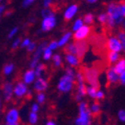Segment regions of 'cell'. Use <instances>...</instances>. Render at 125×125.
Listing matches in <instances>:
<instances>
[{
    "instance_id": "obj_10",
    "label": "cell",
    "mask_w": 125,
    "mask_h": 125,
    "mask_svg": "<svg viewBox=\"0 0 125 125\" xmlns=\"http://www.w3.org/2000/svg\"><path fill=\"white\" fill-rule=\"evenodd\" d=\"M106 48L110 52H116V53H119V52L122 51L121 43H120L119 39L116 36H110V37L107 38V40H106Z\"/></svg>"
},
{
    "instance_id": "obj_7",
    "label": "cell",
    "mask_w": 125,
    "mask_h": 125,
    "mask_svg": "<svg viewBox=\"0 0 125 125\" xmlns=\"http://www.w3.org/2000/svg\"><path fill=\"white\" fill-rule=\"evenodd\" d=\"M19 110L15 107L10 108L5 114V125H19L20 124Z\"/></svg>"
},
{
    "instance_id": "obj_43",
    "label": "cell",
    "mask_w": 125,
    "mask_h": 125,
    "mask_svg": "<svg viewBox=\"0 0 125 125\" xmlns=\"http://www.w3.org/2000/svg\"><path fill=\"white\" fill-rule=\"evenodd\" d=\"M117 118L119 119L120 122H125V110L120 109L117 113Z\"/></svg>"
},
{
    "instance_id": "obj_46",
    "label": "cell",
    "mask_w": 125,
    "mask_h": 125,
    "mask_svg": "<svg viewBox=\"0 0 125 125\" xmlns=\"http://www.w3.org/2000/svg\"><path fill=\"white\" fill-rule=\"evenodd\" d=\"M118 4H119V9H120V12H121L122 16L125 18V1L120 2V3H118Z\"/></svg>"
},
{
    "instance_id": "obj_13",
    "label": "cell",
    "mask_w": 125,
    "mask_h": 125,
    "mask_svg": "<svg viewBox=\"0 0 125 125\" xmlns=\"http://www.w3.org/2000/svg\"><path fill=\"white\" fill-rule=\"evenodd\" d=\"M78 9H79V6L77 4H71L67 6V8L63 12V18L65 21H70V20L73 19L78 12Z\"/></svg>"
},
{
    "instance_id": "obj_47",
    "label": "cell",
    "mask_w": 125,
    "mask_h": 125,
    "mask_svg": "<svg viewBox=\"0 0 125 125\" xmlns=\"http://www.w3.org/2000/svg\"><path fill=\"white\" fill-rule=\"evenodd\" d=\"M54 0H43V7L44 8H48L51 6V4L53 3Z\"/></svg>"
},
{
    "instance_id": "obj_31",
    "label": "cell",
    "mask_w": 125,
    "mask_h": 125,
    "mask_svg": "<svg viewBox=\"0 0 125 125\" xmlns=\"http://www.w3.org/2000/svg\"><path fill=\"white\" fill-rule=\"evenodd\" d=\"M83 25H84V23H83V20L81 18L75 19V21L73 22V25H72V31L75 32V31H77L78 29H80Z\"/></svg>"
},
{
    "instance_id": "obj_52",
    "label": "cell",
    "mask_w": 125,
    "mask_h": 125,
    "mask_svg": "<svg viewBox=\"0 0 125 125\" xmlns=\"http://www.w3.org/2000/svg\"><path fill=\"white\" fill-rule=\"evenodd\" d=\"M0 111H1V98H0Z\"/></svg>"
},
{
    "instance_id": "obj_15",
    "label": "cell",
    "mask_w": 125,
    "mask_h": 125,
    "mask_svg": "<svg viewBox=\"0 0 125 125\" xmlns=\"http://www.w3.org/2000/svg\"><path fill=\"white\" fill-rule=\"evenodd\" d=\"M48 88V81L44 77L36 78V80L33 83V90L37 93L39 92H45Z\"/></svg>"
},
{
    "instance_id": "obj_51",
    "label": "cell",
    "mask_w": 125,
    "mask_h": 125,
    "mask_svg": "<svg viewBox=\"0 0 125 125\" xmlns=\"http://www.w3.org/2000/svg\"><path fill=\"white\" fill-rule=\"evenodd\" d=\"M97 1H98V0H86V2L89 3V4H94V3H96Z\"/></svg>"
},
{
    "instance_id": "obj_29",
    "label": "cell",
    "mask_w": 125,
    "mask_h": 125,
    "mask_svg": "<svg viewBox=\"0 0 125 125\" xmlns=\"http://www.w3.org/2000/svg\"><path fill=\"white\" fill-rule=\"evenodd\" d=\"M97 90H98V88H95V87H93V86L87 85V87H86V95H88L91 99H95Z\"/></svg>"
},
{
    "instance_id": "obj_39",
    "label": "cell",
    "mask_w": 125,
    "mask_h": 125,
    "mask_svg": "<svg viewBox=\"0 0 125 125\" xmlns=\"http://www.w3.org/2000/svg\"><path fill=\"white\" fill-rule=\"evenodd\" d=\"M18 30H19L18 27H13V28H11V30L9 31V33H8V35H7L8 39H12V38H14L15 35L18 33Z\"/></svg>"
},
{
    "instance_id": "obj_28",
    "label": "cell",
    "mask_w": 125,
    "mask_h": 125,
    "mask_svg": "<svg viewBox=\"0 0 125 125\" xmlns=\"http://www.w3.org/2000/svg\"><path fill=\"white\" fill-rule=\"evenodd\" d=\"M40 14H41V17H42V19L43 18H46V17H50V16H55V12L50 7H48V8H42V10L40 11Z\"/></svg>"
},
{
    "instance_id": "obj_38",
    "label": "cell",
    "mask_w": 125,
    "mask_h": 125,
    "mask_svg": "<svg viewBox=\"0 0 125 125\" xmlns=\"http://www.w3.org/2000/svg\"><path fill=\"white\" fill-rule=\"evenodd\" d=\"M21 38L20 37H17V38H15L13 41H12V43H11V49H17L19 46H20V44H21Z\"/></svg>"
},
{
    "instance_id": "obj_2",
    "label": "cell",
    "mask_w": 125,
    "mask_h": 125,
    "mask_svg": "<svg viewBox=\"0 0 125 125\" xmlns=\"http://www.w3.org/2000/svg\"><path fill=\"white\" fill-rule=\"evenodd\" d=\"M75 125H92V114L89 105L85 101H81L78 105V115L74 120Z\"/></svg>"
},
{
    "instance_id": "obj_17",
    "label": "cell",
    "mask_w": 125,
    "mask_h": 125,
    "mask_svg": "<svg viewBox=\"0 0 125 125\" xmlns=\"http://www.w3.org/2000/svg\"><path fill=\"white\" fill-rule=\"evenodd\" d=\"M106 79L109 84H116L117 82H119V75L115 72L113 66L106 70Z\"/></svg>"
},
{
    "instance_id": "obj_5",
    "label": "cell",
    "mask_w": 125,
    "mask_h": 125,
    "mask_svg": "<svg viewBox=\"0 0 125 125\" xmlns=\"http://www.w3.org/2000/svg\"><path fill=\"white\" fill-rule=\"evenodd\" d=\"M75 85V78L70 77L66 74H63L58 80L57 83V90L60 93H69L73 90Z\"/></svg>"
},
{
    "instance_id": "obj_36",
    "label": "cell",
    "mask_w": 125,
    "mask_h": 125,
    "mask_svg": "<svg viewBox=\"0 0 125 125\" xmlns=\"http://www.w3.org/2000/svg\"><path fill=\"white\" fill-rule=\"evenodd\" d=\"M64 74H66V75H68V76H70V77L75 78L76 71H75L74 68H71V67H69V66H66V67H65V73H64Z\"/></svg>"
},
{
    "instance_id": "obj_53",
    "label": "cell",
    "mask_w": 125,
    "mask_h": 125,
    "mask_svg": "<svg viewBox=\"0 0 125 125\" xmlns=\"http://www.w3.org/2000/svg\"><path fill=\"white\" fill-rule=\"evenodd\" d=\"M122 24H123V26H124V28H125V18H124V21H123V23H122Z\"/></svg>"
},
{
    "instance_id": "obj_54",
    "label": "cell",
    "mask_w": 125,
    "mask_h": 125,
    "mask_svg": "<svg viewBox=\"0 0 125 125\" xmlns=\"http://www.w3.org/2000/svg\"><path fill=\"white\" fill-rule=\"evenodd\" d=\"M1 1H2V0H0V2H1Z\"/></svg>"
},
{
    "instance_id": "obj_8",
    "label": "cell",
    "mask_w": 125,
    "mask_h": 125,
    "mask_svg": "<svg viewBox=\"0 0 125 125\" xmlns=\"http://www.w3.org/2000/svg\"><path fill=\"white\" fill-rule=\"evenodd\" d=\"M28 86L22 81H18L17 83L14 84L13 88V96L16 97L17 99H21L26 96L27 92H28Z\"/></svg>"
},
{
    "instance_id": "obj_26",
    "label": "cell",
    "mask_w": 125,
    "mask_h": 125,
    "mask_svg": "<svg viewBox=\"0 0 125 125\" xmlns=\"http://www.w3.org/2000/svg\"><path fill=\"white\" fill-rule=\"evenodd\" d=\"M94 14L93 13H86L84 16H83V23H84V25H88L90 26L91 24H93V22H94Z\"/></svg>"
},
{
    "instance_id": "obj_24",
    "label": "cell",
    "mask_w": 125,
    "mask_h": 125,
    "mask_svg": "<svg viewBox=\"0 0 125 125\" xmlns=\"http://www.w3.org/2000/svg\"><path fill=\"white\" fill-rule=\"evenodd\" d=\"M64 53L65 54H73L76 55V46L74 42H69L64 48Z\"/></svg>"
},
{
    "instance_id": "obj_50",
    "label": "cell",
    "mask_w": 125,
    "mask_h": 125,
    "mask_svg": "<svg viewBox=\"0 0 125 125\" xmlns=\"http://www.w3.org/2000/svg\"><path fill=\"white\" fill-rule=\"evenodd\" d=\"M44 125H57V124H56V122H55L54 120H51V119H50V120H48Z\"/></svg>"
},
{
    "instance_id": "obj_25",
    "label": "cell",
    "mask_w": 125,
    "mask_h": 125,
    "mask_svg": "<svg viewBox=\"0 0 125 125\" xmlns=\"http://www.w3.org/2000/svg\"><path fill=\"white\" fill-rule=\"evenodd\" d=\"M89 110L91 112V114H94V115H98L101 111V105L99 102H93L91 103V105L89 106Z\"/></svg>"
},
{
    "instance_id": "obj_22",
    "label": "cell",
    "mask_w": 125,
    "mask_h": 125,
    "mask_svg": "<svg viewBox=\"0 0 125 125\" xmlns=\"http://www.w3.org/2000/svg\"><path fill=\"white\" fill-rule=\"evenodd\" d=\"M45 69H46L45 64H43V63H38L37 66L33 69L34 72H35V76H36V78L42 77V75L45 73Z\"/></svg>"
},
{
    "instance_id": "obj_9",
    "label": "cell",
    "mask_w": 125,
    "mask_h": 125,
    "mask_svg": "<svg viewBox=\"0 0 125 125\" xmlns=\"http://www.w3.org/2000/svg\"><path fill=\"white\" fill-rule=\"evenodd\" d=\"M56 24H57L56 16H50V17L43 18L42 21H41L40 30L42 31V32H49V31L55 28Z\"/></svg>"
},
{
    "instance_id": "obj_44",
    "label": "cell",
    "mask_w": 125,
    "mask_h": 125,
    "mask_svg": "<svg viewBox=\"0 0 125 125\" xmlns=\"http://www.w3.org/2000/svg\"><path fill=\"white\" fill-rule=\"evenodd\" d=\"M31 43V39L29 37H25L24 39L21 40V44H20V46H21L22 48H27V46Z\"/></svg>"
},
{
    "instance_id": "obj_6",
    "label": "cell",
    "mask_w": 125,
    "mask_h": 125,
    "mask_svg": "<svg viewBox=\"0 0 125 125\" xmlns=\"http://www.w3.org/2000/svg\"><path fill=\"white\" fill-rule=\"evenodd\" d=\"M47 47V42H41L39 45H37V48L35 49V51L33 52V56L31 59L30 63H29V67L30 69H34L38 63H40V59L42 58V53L43 50Z\"/></svg>"
},
{
    "instance_id": "obj_19",
    "label": "cell",
    "mask_w": 125,
    "mask_h": 125,
    "mask_svg": "<svg viewBox=\"0 0 125 125\" xmlns=\"http://www.w3.org/2000/svg\"><path fill=\"white\" fill-rule=\"evenodd\" d=\"M72 35L73 33L70 32V31H67L65 32L63 35H62L58 40H57V43H58V47L59 48H64L72 39Z\"/></svg>"
},
{
    "instance_id": "obj_20",
    "label": "cell",
    "mask_w": 125,
    "mask_h": 125,
    "mask_svg": "<svg viewBox=\"0 0 125 125\" xmlns=\"http://www.w3.org/2000/svg\"><path fill=\"white\" fill-rule=\"evenodd\" d=\"M113 68L118 75H120V74L123 73V72H125V58H120L116 63L114 64Z\"/></svg>"
},
{
    "instance_id": "obj_41",
    "label": "cell",
    "mask_w": 125,
    "mask_h": 125,
    "mask_svg": "<svg viewBox=\"0 0 125 125\" xmlns=\"http://www.w3.org/2000/svg\"><path fill=\"white\" fill-rule=\"evenodd\" d=\"M40 110V105L38 103L34 102L31 104V107H30V112H33V113H38Z\"/></svg>"
},
{
    "instance_id": "obj_40",
    "label": "cell",
    "mask_w": 125,
    "mask_h": 125,
    "mask_svg": "<svg viewBox=\"0 0 125 125\" xmlns=\"http://www.w3.org/2000/svg\"><path fill=\"white\" fill-rule=\"evenodd\" d=\"M36 48H37V44H36V42H34V41H31V43L27 46L26 50H27V52H29V53H33Z\"/></svg>"
},
{
    "instance_id": "obj_16",
    "label": "cell",
    "mask_w": 125,
    "mask_h": 125,
    "mask_svg": "<svg viewBox=\"0 0 125 125\" xmlns=\"http://www.w3.org/2000/svg\"><path fill=\"white\" fill-rule=\"evenodd\" d=\"M35 80H36V76L33 69H30V68L27 69L22 75V82H24L27 86L30 84H33Z\"/></svg>"
},
{
    "instance_id": "obj_14",
    "label": "cell",
    "mask_w": 125,
    "mask_h": 125,
    "mask_svg": "<svg viewBox=\"0 0 125 125\" xmlns=\"http://www.w3.org/2000/svg\"><path fill=\"white\" fill-rule=\"evenodd\" d=\"M75 46H76V56L81 59L85 56L86 52L88 51V43L85 40L83 41H74Z\"/></svg>"
},
{
    "instance_id": "obj_11",
    "label": "cell",
    "mask_w": 125,
    "mask_h": 125,
    "mask_svg": "<svg viewBox=\"0 0 125 125\" xmlns=\"http://www.w3.org/2000/svg\"><path fill=\"white\" fill-rule=\"evenodd\" d=\"M90 33H91V27L88 25H83L80 29L73 32L72 38L74 39V41H83L86 38H88Z\"/></svg>"
},
{
    "instance_id": "obj_18",
    "label": "cell",
    "mask_w": 125,
    "mask_h": 125,
    "mask_svg": "<svg viewBox=\"0 0 125 125\" xmlns=\"http://www.w3.org/2000/svg\"><path fill=\"white\" fill-rule=\"evenodd\" d=\"M64 61L66 62L67 66L71 67V68H75L78 67L80 64V59L73 54H65L64 55Z\"/></svg>"
},
{
    "instance_id": "obj_48",
    "label": "cell",
    "mask_w": 125,
    "mask_h": 125,
    "mask_svg": "<svg viewBox=\"0 0 125 125\" xmlns=\"http://www.w3.org/2000/svg\"><path fill=\"white\" fill-rule=\"evenodd\" d=\"M119 83L122 85H125V72L119 75Z\"/></svg>"
},
{
    "instance_id": "obj_37",
    "label": "cell",
    "mask_w": 125,
    "mask_h": 125,
    "mask_svg": "<svg viewBox=\"0 0 125 125\" xmlns=\"http://www.w3.org/2000/svg\"><path fill=\"white\" fill-rule=\"evenodd\" d=\"M47 47L51 50V51H54L56 49H58V43H57V40H52L50 41L49 43H47Z\"/></svg>"
},
{
    "instance_id": "obj_42",
    "label": "cell",
    "mask_w": 125,
    "mask_h": 125,
    "mask_svg": "<svg viewBox=\"0 0 125 125\" xmlns=\"http://www.w3.org/2000/svg\"><path fill=\"white\" fill-rule=\"evenodd\" d=\"M36 0H22V2H21V6L23 8H27L29 6H31L32 4L35 3Z\"/></svg>"
},
{
    "instance_id": "obj_27",
    "label": "cell",
    "mask_w": 125,
    "mask_h": 125,
    "mask_svg": "<svg viewBox=\"0 0 125 125\" xmlns=\"http://www.w3.org/2000/svg\"><path fill=\"white\" fill-rule=\"evenodd\" d=\"M52 61H53V65H54V67H56V68H59L61 65H62V56L59 54V53H55V54H53V56H52Z\"/></svg>"
},
{
    "instance_id": "obj_30",
    "label": "cell",
    "mask_w": 125,
    "mask_h": 125,
    "mask_svg": "<svg viewBox=\"0 0 125 125\" xmlns=\"http://www.w3.org/2000/svg\"><path fill=\"white\" fill-rule=\"evenodd\" d=\"M38 113H33V112H29L28 114V123L30 125H35L38 122Z\"/></svg>"
},
{
    "instance_id": "obj_35",
    "label": "cell",
    "mask_w": 125,
    "mask_h": 125,
    "mask_svg": "<svg viewBox=\"0 0 125 125\" xmlns=\"http://www.w3.org/2000/svg\"><path fill=\"white\" fill-rule=\"evenodd\" d=\"M107 19H108V17H107V14L105 12H101L97 15V21L102 25L107 23Z\"/></svg>"
},
{
    "instance_id": "obj_4",
    "label": "cell",
    "mask_w": 125,
    "mask_h": 125,
    "mask_svg": "<svg viewBox=\"0 0 125 125\" xmlns=\"http://www.w3.org/2000/svg\"><path fill=\"white\" fill-rule=\"evenodd\" d=\"M75 82H76V94H75V100L80 103L83 101V97L86 95V83L83 77V73L81 71L76 72L75 75Z\"/></svg>"
},
{
    "instance_id": "obj_21",
    "label": "cell",
    "mask_w": 125,
    "mask_h": 125,
    "mask_svg": "<svg viewBox=\"0 0 125 125\" xmlns=\"http://www.w3.org/2000/svg\"><path fill=\"white\" fill-rule=\"evenodd\" d=\"M106 58L110 64H115L120 59V55H119V53H116V52H110L109 51L106 55Z\"/></svg>"
},
{
    "instance_id": "obj_33",
    "label": "cell",
    "mask_w": 125,
    "mask_h": 125,
    "mask_svg": "<svg viewBox=\"0 0 125 125\" xmlns=\"http://www.w3.org/2000/svg\"><path fill=\"white\" fill-rule=\"evenodd\" d=\"M120 43H121V46H122V51L125 52V31H119V32L117 33V36H116Z\"/></svg>"
},
{
    "instance_id": "obj_49",
    "label": "cell",
    "mask_w": 125,
    "mask_h": 125,
    "mask_svg": "<svg viewBox=\"0 0 125 125\" xmlns=\"http://www.w3.org/2000/svg\"><path fill=\"white\" fill-rule=\"evenodd\" d=\"M5 8H6V6L4 4H0V18H1L3 12L5 11Z\"/></svg>"
},
{
    "instance_id": "obj_12",
    "label": "cell",
    "mask_w": 125,
    "mask_h": 125,
    "mask_svg": "<svg viewBox=\"0 0 125 125\" xmlns=\"http://www.w3.org/2000/svg\"><path fill=\"white\" fill-rule=\"evenodd\" d=\"M13 88L14 84L10 81H6L2 84V94H3V99L5 101H10L13 97Z\"/></svg>"
},
{
    "instance_id": "obj_32",
    "label": "cell",
    "mask_w": 125,
    "mask_h": 125,
    "mask_svg": "<svg viewBox=\"0 0 125 125\" xmlns=\"http://www.w3.org/2000/svg\"><path fill=\"white\" fill-rule=\"evenodd\" d=\"M52 56H53V51H51L48 47H46L44 50H43V53H42V58L43 60L45 61H48L52 58Z\"/></svg>"
},
{
    "instance_id": "obj_45",
    "label": "cell",
    "mask_w": 125,
    "mask_h": 125,
    "mask_svg": "<svg viewBox=\"0 0 125 125\" xmlns=\"http://www.w3.org/2000/svg\"><path fill=\"white\" fill-rule=\"evenodd\" d=\"M104 97H105V93H104V91L101 90V89H98V90H97V93H96V97H95V99L99 101V100L104 99Z\"/></svg>"
},
{
    "instance_id": "obj_23",
    "label": "cell",
    "mask_w": 125,
    "mask_h": 125,
    "mask_svg": "<svg viewBox=\"0 0 125 125\" xmlns=\"http://www.w3.org/2000/svg\"><path fill=\"white\" fill-rule=\"evenodd\" d=\"M14 64L13 63H7L3 66L2 68V73L4 76H9V75H11L13 73V71H14Z\"/></svg>"
},
{
    "instance_id": "obj_3",
    "label": "cell",
    "mask_w": 125,
    "mask_h": 125,
    "mask_svg": "<svg viewBox=\"0 0 125 125\" xmlns=\"http://www.w3.org/2000/svg\"><path fill=\"white\" fill-rule=\"evenodd\" d=\"M83 77H84L85 83L89 86H93L98 88L99 86V70L95 67H88L83 70Z\"/></svg>"
},
{
    "instance_id": "obj_34",
    "label": "cell",
    "mask_w": 125,
    "mask_h": 125,
    "mask_svg": "<svg viewBox=\"0 0 125 125\" xmlns=\"http://www.w3.org/2000/svg\"><path fill=\"white\" fill-rule=\"evenodd\" d=\"M35 98H36V103H38L40 105V104H43L46 101V94L44 92H39L35 95Z\"/></svg>"
},
{
    "instance_id": "obj_1",
    "label": "cell",
    "mask_w": 125,
    "mask_h": 125,
    "mask_svg": "<svg viewBox=\"0 0 125 125\" xmlns=\"http://www.w3.org/2000/svg\"><path fill=\"white\" fill-rule=\"evenodd\" d=\"M105 13L107 14V17H108L106 25L111 29L122 24L124 21V17L122 16V14L120 12V9H119V4L116 2L108 3Z\"/></svg>"
}]
</instances>
